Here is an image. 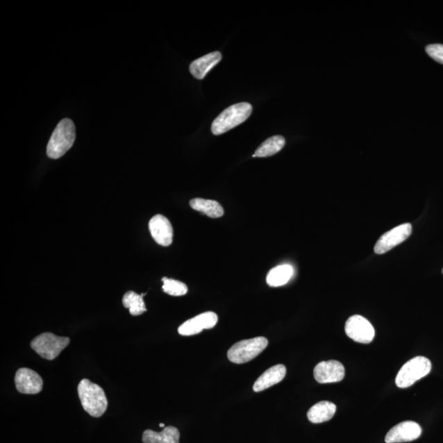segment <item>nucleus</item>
Wrapping results in <instances>:
<instances>
[{"label":"nucleus","mask_w":443,"mask_h":443,"mask_svg":"<svg viewBox=\"0 0 443 443\" xmlns=\"http://www.w3.org/2000/svg\"><path fill=\"white\" fill-rule=\"evenodd\" d=\"M81 406L93 417H101L108 408V399L105 391L89 379H83L78 387Z\"/></svg>","instance_id":"obj_1"},{"label":"nucleus","mask_w":443,"mask_h":443,"mask_svg":"<svg viewBox=\"0 0 443 443\" xmlns=\"http://www.w3.org/2000/svg\"><path fill=\"white\" fill-rule=\"evenodd\" d=\"M76 129L74 122L62 119L54 129L47 146V156L53 160L60 159L74 146Z\"/></svg>","instance_id":"obj_2"},{"label":"nucleus","mask_w":443,"mask_h":443,"mask_svg":"<svg viewBox=\"0 0 443 443\" xmlns=\"http://www.w3.org/2000/svg\"><path fill=\"white\" fill-rule=\"evenodd\" d=\"M252 108V106L246 102L226 108L212 124V133L222 135L243 124L251 116Z\"/></svg>","instance_id":"obj_3"},{"label":"nucleus","mask_w":443,"mask_h":443,"mask_svg":"<svg viewBox=\"0 0 443 443\" xmlns=\"http://www.w3.org/2000/svg\"><path fill=\"white\" fill-rule=\"evenodd\" d=\"M431 361L426 357L417 356L402 366L396 375V384L400 388L409 387L431 373Z\"/></svg>","instance_id":"obj_4"},{"label":"nucleus","mask_w":443,"mask_h":443,"mask_svg":"<svg viewBox=\"0 0 443 443\" xmlns=\"http://www.w3.org/2000/svg\"><path fill=\"white\" fill-rule=\"evenodd\" d=\"M268 345V339L264 337L240 341L230 348L228 358L234 364L246 363L263 352Z\"/></svg>","instance_id":"obj_5"},{"label":"nucleus","mask_w":443,"mask_h":443,"mask_svg":"<svg viewBox=\"0 0 443 443\" xmlns=\"http://www.w3.org/2000/svg\"><path fill=\"white\" fill-rule=\"evenodd\" d=\"M70 343V339L58 337L51 333H44L31 342V347L42 358L48 360L56 359Z\"/></svg>","instance_id":"obj_6"},{"label":"nucleus","mask_w":443,"mask_h":443,"mask_svg":"<svg viewBox=\"0 0 443 443\" xmlns=\"http://www.w3.org/2000/svg\"><path fill=\"white\" fill-rule=\"evenodd\" d=\"M345 332L352 340L363 344L371 342L375 337L373 325L360 315H353L347 319Z\"/></svg>","instance_id":"obj_7"},{"label":"nucleus","mask_w":443,"mask_h":443,"mask_svg":"<svg viewBox=\"0 0 443 443\" xmlns=\"http://www.w3.org/2000/svg\"><path fill=\"white\" fill-rule=\"evenodd\" d=\"M412 233V225L404 224L388 231L378 240L374 246V252L377 255H383L392 250V249L400 245L406 241Z\"/></svg>","instance_id":"obj_8"},{"label":"nucleus","mask_w":443,"mask_h":443,"mask_svg":"<svg viewBox=\"0 0 443 443\" xmlns=\"http://www.w3.org/2000/svg\"><path fill=\"white\" fill-rule=\"evenodd\" d=\"M314 376L319 383L340 382L345 377V368L337 360L322 361L315 366Z\"/></svg>","instance_id":"obj_9"},{"label":"nucleus","mask_w":443,"mask_h":443,"mask_svg":"<svg viewBox=\"0 0 443 443\" xmlns=\"http://www.w3.org/2000/svg\"><path fill=\"white\" fill-rule=\"evenodd\" d=\"M43 379L34 370L22 368L15 375L17 390L24 394H37L43 390Z\"/></svg>","instance_id":"obj_10"},{"label":"nucleus","mask_w":443,"mask_h":443,"mask_svg":"<svg viewBox=\"0 0 443 443\" xmlns=\"http://www.w3.org/2000/svg\"><path fill=\"white\" fill-rule=\"evenodd\" d=\"M422 428L414 421H404L390 429L385 437L386 443H401L417 440L421 436Z\"/></svg>","instance_id":"obj_11"},{"label":"nucleus","mask_w":443,"mask_h":443,"mask_svg":"<svg viewBox=\"0 0 443 443\" xmlns=\"http://www.w3.org/2000/svg\"><path fill=\"white\" fill-rule=\"evenodd\" d=\"M217 323H218V316L214 312H205L181 325L178 333L182 336L196 335L204 329L213 328Z\"/></svg>","instance_id":"obj_12"},{"label":"nucleus","mask_w":443,"mask_h":443,"mask_svg":"<svg viewBox=\"0 0 443 443\" xmlns=\"http://www.w3.org/2000/svg\"><path fill=\"white\" fill-rule=\"evenodd\" d=\"M149 229L152 237L159 245L169 246L173 242V226L166 217L161 215L153 216L149 223Z\"/></svg>","instance_id":"obj_13"},{"label":"nucleus","mask_w":443,"mask_h":443,"mask_svg":"<svg viewBox=\"0 0 443 443\" xmlns=\"http://www.w3.org/2000/svg\"><path fill=\"white\" fill-rule=\"evenodd\" d=\"M287 369L283 365H277L273 366V367L267 369L266 371L260 375V377L257 379L254 386H253V390L256 392H260L269 388L276 384L279 383L283 381L285 376H286Z\"/></svg>","instance_id":"obj_14"},{"label":"nucleus","mask_w":443,"mask_h":443,"mask_svg":"<svg viewBox=\"0 0 443 443\" xmlns=\"http://www.w3.org/2000/svg\"><path fill=\"white\" fill-rule=\"evenodd\" d=\"M222 60V54L219 51L206 54L198 60L193 61L190 65V72L194 78L202 80L206 78L213 67H215Z\"/></svg>","instance_id":"obj_15"},{"label":"nucleus","mask_w":443,"mask_h":443,"mask_svg":"<svg viewBox=\"0 0 443 443\" xmlns=\"http://www.w3.org/2000/svg\"><path fill=\"white\" fill-rule=\"evenodd\" d=\"M336 410L337 406L333 402L323 401L312 406L307 413V417L313 424L327 422L334 417Z\"/></svg>","instance_id":"obj_16"},{"label":"nucleus","mask_w":443,"mask_h":443,"mask_svg":"<svg viewBox=\"0 0 443 443\" xmlns=\"http://www.w3.org/2000/svg\"><path fill=\"white\" fill-rule=\"evenodd\" d=\"M179 441L180 432L174 426L165 427L160 433L147 429L142 436L144 443H179Z\"/></svg>","instance_id":"obj_17"},{"label":"nucleus","mask_w":443,"mask_h":443,"mask_svg":"<svg viewBox=\"0 0 443 443\" xmlns=\"http://www.w3.org/2000/svg\"><path fill=\"white\" fill-rule=\"evenodd\" d=\"M190 206L193 210L201 212L210 218L218 219L224 214V208L219 202L205 199L196 198L190 201Z\"/></svg>","instance_id":"obj_18"},{"label":"nucleus","mask_w":443,"mask_h":443,"mask_svg":"<svg viewBox=\"0 0 443 443\" xmlns=\"http://www.w3.org/2000/svg\"><path fill=\"white\" fill-rule=\"evenodd\" d=\"M293 268L289 265H283L275 267L271 269L267 275L266 281L270 287H278L287 284L292 277Z\"/></svg>","instance_id":"obj_19"},{"label":"nucleus","mask_w":443,"mask_h":443,"mask_svg":"<svg viewBox=\"0 0 443 443\" xmlns=\"http://www.w3.org/2000/svg\"><path fill=\"white\" fill-rule=\"evenodd\" d=\"M285 143L286 141L282 135H274L262 143L253 157L265 158L274 156L275 153L282 150Z\"/></svg>","instance_id":"obj_20"},{"label":"nucleus","mask_w":443,"mask_h":443,"mask_svg":"<svg viewBox=\"0 0 443 443\" xmlns=\"http://www.w3.org/2000/svg\"><path fill=\"white\" fill-rule=\"evenodd\" d=\"M146 293L139 295L134 292L125 293L123 298V304L126 309H129L130 314L133 316L141 315L147 310L143 297Z\"/></svg>","instance_id":"obj_21"},{"label":"nucleus","mask_w":443,"mask_h":443,"mask_svg":"<svg viewBox=\"0 0 443 443\" xmlns=\"http://www.w3.org/2000/svg\"><path fill=\"white\" fill-rule=\"evenodd\" d=\"M162 291L170 296H181L186 295L188 292L187 285L178 280L162 278Z\"/></svg>","instance_id":"obj_22"},{"label":"nucleus","mask_w":443,"mask_h":443,"mask_svg":"<svg viewBox=\"0 0 443 443\" xmlns=\"http://www.w3.org/2000/svg\"><path fill=\"white\" fill-rule=\"evenodd\" d=\"M426 53L433 60L443 65V44H429L426 49Z\"/></svg>","instance_id":"obj_23"},{"label":"nucleus","mask_w":443,"mask_h":443,"mask_svg":"<svg viewBox=\"0 0 443 443\" xmlns=\"http://www.w3.org/2000/svg\"><path fill=\"white\" fill-rule=\"evenodd\" d=\"M160 428H165V424H160Z\"/></svg>","instance_id":"obj_24"},{"label":"nucleus","mask_w":443,"mask_h":443,"mask_svg":"<svg viewBox=\"0 0 443 443\" xmlns=\"http://www.w3.org/2000/svg\"><path fill=\"white\" fill-rule=\"evenodd\" d=\"M442 274H443V269H442Z\"/></svg>","instance_id":"obj_25"}]
</instances>
